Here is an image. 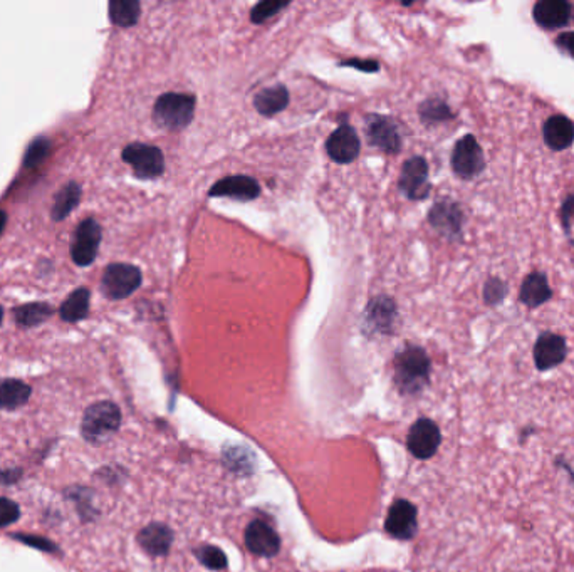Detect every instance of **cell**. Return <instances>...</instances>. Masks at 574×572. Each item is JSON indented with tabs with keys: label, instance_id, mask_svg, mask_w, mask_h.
<instances>
[{
	"label": "cell",
	"instance_id": "obj_1",
	"mask_svg": "<svg viewBox=\"0 0 574 572\" xmlns=\"http://www.w3.org/2000/svg\"><path fill=\"white\" fill-rule=\"evenodd\" d=\"M393 368L395 385L403 395H419L430 381V358L419 346H407L399 353Z\"/></svg>",
	"mask_w": 574,
	"mask_h": 572
},
{
	"label": "cell",
	"instance_id": "obj_2",
	"mask_svg": "<svg viewBox=\"0 0 574 572\" xmlns=\"http://www.w3.org/2000/svg\"><path fill=\"white\" fill-rule=\"evenodd\" d=\"M197 98L190 92H165L154 108V123L165 130H182L196 116Z\"/></svg>",
	"mask_w": 574,
	"mask_h": 572
},
{
	"label": "cell",
	"instance_id": "obj_3",
	"mask_svg": "<svg viewBox=\"0 0 574 572\" xmlns=\"http://www.w3.org/2000/svg\"><path fill=\"white\" fill-rule=\"evenodd\" d=\"M122 423V411L112 401H100L86 409L82 417V437L92 441L101 443L110 439Z\"/></svg>",
	"mask_w": 574,
	"mask_h": 572
},
{
	"label": "cell",
	"instance_id": "obj_4",
	"mask_svg": "<svg viewBox=\"0 0 574 572\" xmlns=\"http://www.w3.org/2000/svg\"><path fill=\"white\" fill-rule=\"evenodd\" d=\"M485 168L484 152L473 134H465L452 152V170L462 180H472L483 174Z\"/></svg>",
	"mask_w": 574,
	"mask_h": 572
},
{
	"label": "cell",
	"instance_id": "obj_5",
	"mask_svg": "<svg viewBox=\"0 0 574 572\" xmlns=\"http://www.w3.org/2000/svg\"><path fill=\"white\" fill-rule=\"evenodd\" d=\"M123 160L142 180L158 178L165 172L164 154L160 148L152 144H128L123 150Z\"/></svg>",
	"mask_w": 574,
	"mask_h": 572
},
{
	"label": "cell",
	"instance_id": "obj_6",
	"mask_svg": "<svg viewBox=\"0 0 574 572\" xmlns=\"http://www.w3.org/2000/svg\"><path fill=\"white\" fill-rule=\"evenodd\" d=\"M142 270L132 264H112L104 270L101 291L110 299L132 296L142 286Z\"/></svg>",
	"mask_w": 574,
	"mask_h": 572
},
{
	"label": "cell",
	"instance_id": "obj_7",
	"mask_svg": "<svg viewBox=\"0 0 574 572\" xmlns=\"http://www.w3.org/2000/svg\"><path fill=\"white\" fill-rule=\"evenodd\" d=\"M441 443V429L433 419L420 418L411 425L409 439H407V447L410 450L413 457H417L420 461H429L439 451Z\"/></svg>",
	"mask_w": 574,
	"mask_h": 572
},
{
	"label": "cell",
	"instance_id": "obj_8",
	"mask_svg": "<svg viewBox=\"0 0 574 572\" xmlns=\"http://www.w3.org/2000/svg\"><path fill=\"white\" fill-rule=\"evenodd\" d=\"M399 186L410 200H425L430 195L429 164L421 156H413L401 166Z\"/></svg>",
	"mask_w": 574,
	"mask_h": 572
},
{
	"label": "cell",
	"instance_id": "obj_9",
	"mask_svg": "<svg viewBox=\"0 0 574 572\" xmlns=\"http://www.w3.org/2000/svg\"><path fill=\"white\" fill-rule=\"evenodd\" d=\"M100 244H101V227L92 218L82 220L72 237V260L78 266H90L96 259Z\"/></svg>",
	"mask_w": 574,
	"mask_h": 572
},
{
	"label": "cell",
	"instance_id": "obj_10",
	"mask_svg": "<svg viewBox=\"0 0 574 572\" xmlns=\"http://www.w3.org/2000/svg\"><path fill=\"white\" fill-rule=\"evenodd\" d=\"M385 529L391 537L400 541H410L419 531V512L409 501L393 502L385 521Z\"/></svg>",
	"mask_w": 574,
	"mask_h": 572
},
{
	"label": "cell",
	"instance_id": "obj_11",
	"mask_svg": "<svg viewBox=\"0 0 574 572\" xmlns=\"http://www.w3.org/2000/svg\"><path fill=\"white\" fill-rule=\"evenodd\" d=\"M367 134L369 143L379 148L385 154H399L401 148V136L397 123L379 114H371L367 118Z\"/></svg>",
	"mask_w": 574,
	"mask_h": 572
},
{
	"label": "cell",
	"instance_id": "obj_12",
	"mask_svg": "<svg viewBox=\"0 0 574 572\" xmlns=\"http://www.w3.org/2000/svg\"><path fill=\"white\" fill-rule=\"evenodd\" d=\"M534 365L539 371H549L563 365L568 356L566 339L554 333H543L534 344Z\"/></svg>",
	"mask_w": 574,
	"mask_h": 572
},
{
	"label": "cell",
	"instance_id": "obj_13",
	"mask_svg": "<svg viewBox=\"0 0 574 572\" xmlns=\"http://www.w3.org/2000/svg\"><path fill=\"white\" fill-rule=\"evenodd\" d=\"M246 547L259 557H276L281 551V539L277 532L264 521H252L247 525Z\"/></svg>",
	"mask_w": 574,
	"mask_h": 572
},
{
	"label": "cell",
	"instance_id": "obj_14",
	"mask_svg": "<svg viewBox=\"0 0 574 572\" xmlns=\"http://www.w3.org/2000/svg\"><path fill=\"white\" fill-rule=\"evenodd\" d=\"M359 150H361V143H359L358 133L349 124H341L326 142L329 158L336 164L355 162L358 158Z\"/></svg>",
	"mask_w": 574,
	"mask_h": 572
},
{
	"label": "cell",
	"instance_id": "obj_15",
	"mask_svg": "<svg viewBox=\"0 0 574 572\" xmlns=\"http://www.w3.org/2000/svg\"><path fill=\"white\" fill-rule=\"evenodd\" d=\"M429 222L431 227L447 238L461 237L463 225V212L461 205L452 200H441L431 207L429 212Z\"/></svg>",
	"mask_w": 574,
	"mask_h": 572
},
{
	"label": "cell",
	"instance_id": "obj_16",
	"mask_svg": "<svg viewBox=\"0 0 574 572\" xmlns=\"http://www.w3.org/2000/svg\"><path fill=\"white\" fill-rule=\"evenodd\" d=\"M534 21L546 31H556L568 26L573 17V5L566 0H541L534 5Z\"/></svg>",
	"mask_w": 574,
	"mask_h": 572
},
{
	"label": "cell",
	"instance_id": "obj_17",
	"mask_svg": "<svg viewBox=\"0 0 574 572\" xmlns=\"http://www.w3.org/2000/svg\"><path fill=\"white\" fill-rule=\"evenodd\" d=\"M210 196H230L237 200H254L260 195V186L252 176L247 175H232L218 180L208 192Z\"/></svg>",
	"mask_w": 574,
	"mask_h": 572
},
{
	"label": "cell",
	"instance_id": "obj_18",
	"mask_svg": "<svg viewBox=\"0 0 574 572\" xmlns=\"http://www.w3.org/2000/svg\"><path fill=\"white\" fill-rule=\"evenodd\" d=\"M138 544L146 554L154 557H164L174 544V531L165 524L154 522L138 534Z\"/></svg>",
	"mask_w": 574,
	"mask_h": 572
},
{
	"label": "cell",
	"instance_id": "obj_19",
	"mask_svg": "<svg viewBox=\"0 0 574 572\" xmlns=\"http://www.w3.org/2000/svg\"><path fill=\"white\" fill-rule=\"evenodd\" d=\"M544 143L554 152H563L574 143V123L563 114H554L543 126Z\"/></svg>",
	"mask_w": 574,
	"mask_h": 572
},
{
	"label": "cell",
	"instance_id": "obj_20",
	"mask_svg": "<svg viewBox=\"0 0 574 572\" xmlns=\"http://www.w3.org/2000/svg\"><path fill=\"white\" fill-rule=\"evenodd\" d=\"M367 321L369 327L379 333H391L397 321V306L388 297H377L367 307Z\"/></svg>",
	"mask_w": 574,
	"mask_h": 572
},
{
	"label": "cell",
	"instance_id": "obj_21",
	"mask_svg": "<svg viewBox=\"0 0 574 572\" xmlns=\"http://www.w3.org/2000/svg\"><path fill=\"white\" fill-rule=\"evenodd\" d=\"M553 296V291L543 272H533L524 279L519 291V301L527 307L543 306Z\"/></svg>",
	"mask_w": 574,
	"mask_h": 572
},
{
	"label": "cell",
	"instance_id": "obj_22",
	"mask_svg": "<svg viewBox=\"0 0 574 572\" xmlns=\"http://www.w3.org/2000/svg\"><path fill=\"white\" fill-rule=\"evenodd\" d=\"M287 104H289V91L282 84L266 88L257 92L254 98V106L262 116H274L277 112L284 111Z\"/></svg>",
	"mask_w": 574,
	"mask_h": 572
},
{
	"label": "cell",
	"instance_id": "obj_23",
	"mask_svg": "<svg viewBox=\"0 0 574 572\" xmlns=\"http://www.w3.org/2000/svg\"><path fill=\"white\" fill-rule=\"evenodd\" d=\"M31 397V388L17 379L0 381V408L16 409L26 405Z\"/></svg>",
	"mask_w": 574,
	"mask_h": 572
},
{
	"label": "cell",
	"instance_id": "obj_24",
	"mask_svg": "<svg viewBox=\"0 0 574 572\" xmlns=\"http://www.w3.org/2000/svg\"><path fill=\"white\" fill-rule=\"evenodd\" d=\"M59 312L62 319L68 323H78L84 319L90 312V291L84 287L76 289L71 296L62 302Z\"/></svg>",
	"mask_w": 574,
	"mask_h": 572
},
{
	"label": "cell",
	"instance_id": "obj_25",
	"mask_svg": "<svg viewBox=\"0 0 574 572\" xmlns=\"http://www.w3.org/2000/svg\"><path fill=\"white\" fill-rule=\"evenodd\" d=\"M80 200H81V186L80 185L71 182V184L62 186L61 192L56 195V198H54L51 210L52 218L54 220L66 218L78 207Z\"/></svg>",
	"mask_w": 574,
	"mask_h": 572
},
{
	"label": "cell",
	"instance_id": "obj_26",
	"mask_svg": "<svg viewBox=\"0 0 574 572\" xmlns=\"http://www.w3.org/2000/svg\"><path fill=\"white\" fill-rule=\"evenodd\" d=\"M140 2L136 0H113L110 2V17L120 27H132L140 19Z\"/></svg>",
	"mask_w": 574,
	"mask_h": 572
},
{
	"label": "cell",
	"instance_id": "obj_27",
	"mask_svg": "<svg viewBox=\"0 0 574 572\" xmlns=\"http://www.w3.org/2000/svg\"><path fill=\"white\" fill-rule=\"evenodd\" d=\"M420 118L421 122L427 124L445 123L453 118V112L451 111L447 102L431 98V100L421 102Z\"/></svg>",
	"mask_w": 574,
	"mask_h": 572
},
{
	"label": "cell",
	"instance_id": "obj_28",
	"mask_svg": "<svg viewBox=\"0 0 574 572\" xmlns=\"http://www.w3.org/2000/svg\"><path fill=\"white\" fill-rule=\"evenodd\" d=\"M49 316H51V307L48 304H39V302L26 304L16 311L17 323L26 327L37 326Z\"/></svg>",
	"mask_w": 574,
	"mask_h": 572
},
{
	"label": "cell",
	"instance_id": "obj_29",
	"mask_svg": "<svg viewBox=\"0 0 574 572\" xmlns=\"http://www.w3.org/2000/svg\"><path fill=\"white\" fill-rule=\"evenodd\" d=\"M196 556L198 561L202 562L208 569H214V571H224L229 562H227L226 554L220 551L216 546H200L197 547Z\"/></svg>",
	"mask_w": 574,
	"mask_h": 572
},
{
	"label": "cell",
	"instance_id": "obj_30",
	"mask_svg": "<svg viewBox=\"0 0 574 572\" xmlns=\"http://www.w3.org/2000/svg\"><path fill=\"white\" fill-rule=\"evenodd\" d=\"M49 152H51L49 140H48V138H37V140H34V142L29 144L27 154L24 156V164H26L27 168H34V166L41 164L42 162L48 158Z\"/></svg>",
	"mask_w": 574,
	"mask_h": 572
},
{
	"label": "cell",
	"instance_id": "obj_31",
	"mask_svg": "<svg viewBox=\"0 0 574 572\" xmlns=\"http://www.w3.org/2000/svg\"><path fill=\"white\" fill-rule=\"evenodd\" d=\"M287 7L286 2H260L257 4L256 7L250 12V21L254 24H260V22H266L267 19H271L272 16H276L277 12L281 9Z\"/></svg>",
	"mask_w": 574,
	"mask_h": 572
},
{
	"label": "cell",
	"instance_id": "obj_32",
	"mask_svg": "<svg viewBox=\"0 0 574 572\" xmlns=\"http://www.w3.org/2000/svg\"><path fill=\"white\" fill-rule=\"evenodd\" d=\"M507 294V286L504 284L501 279H489L484 286V299L489 306H495L503 301L504 297Z\"/></svg>",
	"mask_w": 574,
	"mask_h": 572
},
{
	"label": "cell",
	"instance_id": "obj_33",
	"mask_svg": "<svg viewBox=\"0 0 574 572\" xmlns=\"http://www.w3.org/2000/svg\"><path fill=\"white\" fill-rule=\"evenodd\" d=\"M249 455L246 449H232L226 453L227 465L234 471H249V467H252V461H247Z\"/></svg>",
	"mask_w": 574,
	"mask_h": 572
},
{
	"label": "cell",
	"instance_id": "obj_34",
	"mask_svg": "<svg viewBox=\"0 0 574 572\" xmlns=\"http://www.w3.org/2000/svg\"><path fill=\"white\" fill-rule=\"evenodd\" d=\"M21 515V511L17 503L9 499H0V527L11 525L12 522L17 521Z\"/></svg>",
	"mask_w": 574,
	"mask_h": 572
},
{
	"label": "cell",
	"instance_id": "obj_35",
	"mask_svg": "<svg viewBox=\"0 0 574 572\" xmlns=\"http://www.w3.org/2000/svg\"><path fill=\"white\" fill-rule=\"evenodd\" d=\"M574 218V195H569L563 202L561 207V222H563L564 228L569 232L571 228V222Z\"/></svg>",
	"mask_w": 574,
	"mask_h": 572
},
{
	"label": "cell",
	"instance_id": "obj_36",
	"mask_svg": "<svg viewBox=\"0 0 574 572\" xmlns=\"http://www.w3.org/2000/svg\"><path fill=\"white\" fill-rule=\"evenodd\" d=\"M556 46L574 59V32H563L561 36H558Z\"/></svg>",
	"mask_w": 574,
	"mask_h": 572
},
{
	"label": "cell",
	"instance_id": "obj_37",
	"mask_svg": "<svg viewBox=\"0 0 574 572\" xmlns=\"http://www.w3.org/2000/svg\"><path fill=\"white\" fill-rule=\"evenodd\" d=\"M343 66H351V68H356V69H361V71H378V62L375 61H356V59H351V61L343 62Z\"/></svg>",
	"mask_w": 574,
	"mask_h": 572
},
{
	"label": "cell",
	"instance_id": "obj_38",
	"mask_svg": "<svg viewBox=\"0 0 574 572\" xmlns=\"http://www.w3.org/2000/svg\"><path fill=\"white\" fill-rule=\"evenodd\" d=\"M5 222H7V217L0 210V234H2V230H4V227H5Z\"/></svg>",
	"mask_w": 574,
	"mask_h": 572
},
{
	"label": "cell",
	"instance_id": "obj_39",
	"mask_svg": "<svg viewBox=\"0 0 574 572\" xmlns=\"http://www.w3.org/2000/svg\"><path fill=\"white\" fill-rule=\"evenodd\" d=\"M0 323H2V309H0Z\"/></svg>",
	"mask_w": 574,
	"mask_h": 572
}]
</instances>
